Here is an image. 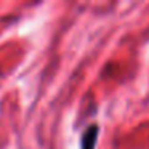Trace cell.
<instances>
[{
	"label": "cell",
	"mask_w": 149,
	"mask_h": 149,
	"mask_svg": "<svg viewBox=\"0 0 149 149\" xmlns=\"http://www.w3.org/2000/svg\"><path fill=\"white\" fill-rule=\"evenodd\" d=\"M98 135H100V127L96 123L88 125L80 136V149H96Z\"/></svg>",
	"instance_id": "cell-1"
}]
</instances>
